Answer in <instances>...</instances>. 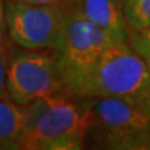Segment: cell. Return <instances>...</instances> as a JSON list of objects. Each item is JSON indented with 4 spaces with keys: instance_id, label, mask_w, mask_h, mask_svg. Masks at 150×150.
Here are the masks:
<instances>
[{
    "instance_id": "8fae6325",
    "label": "cell",
    "mask_w": 150,
    "mask_h": 150,
    "mask_svg": "<svg viewBox=\"0 0 150 150\" xmlns=\"http://www.w3.org/2000/svg\"><path fill=\"white\" fill-rule=\"evenodd\" d=\"M6 75H8V53H0V99L9 98L6 90Z\"/></svg>"
},
{
    "instance_id": "9c48e42d",
    "label": "cell",
    "mask_w": 150,
    "mask_h": 150,
    "mask_svg": "<svg viewBox=\"0 0 150 150\" xmlns=\"http://www.w3.org/2000/svg\"><path fill=\"white\" fill-rule=\"evenodd\" d=\"M130 33H142L150 26V0H120Z\"/></svg>"
},
{
    "instance_id": "30bf717a",
    "label": "cell",
    "mask_w": 150,
    "mask_h": 150,
    "mask_svg": "<svg viewBox=\"0 0 150 150\" xmlns=\"http://www.w3.org/2000/svg\"><path fill=\"white\" fill-rule=\"evenodd\" d=\"M129 44L146 62H150V26L142 33H130Z\"/></svg>"
},
{
    "instance_id": "277c9868",
    "label": "cell",
    "mask_w": 150,
    "mask_h": 150,
    "mask_svg": "<svg viewBox=\"0 0 150 150\" xmlns=\"http://www.w3.org/2000/svg\"><path fill=\"white\" fill-rule=\"evenodd\" d=\"M6 90L9 99L23 106L39 98L67 93L62 70L53 51L10 48Z\"/></svg>"
},
{
    "instance_id": "7c38bea8",
    "label": "cell",
    "mask_w": 150,
    "mask_h": 150,
    "mask_svg": "<svg viewBox=\"0 0 150 150\" xmlns=\"http://www.w3.org/2000/svg\"><path fill=\"white\" fill-rule=\"evenodd\" d=\"M28 4H35V5H48V6H58V8H71L78 3V0H16Z\"/></svg>"
},
{
    "instance_id": "6da1fadb",
    "label": "cell",
    "mask_w": 150,
    "mask_h": 150,
    "mask_svg": "<svg viewBox=\"0 0 150 150\" xmlns=\"http://www.w3.org/2000/svg\"><path fill=\"white\" fill-rule=\"evenodd\" d=\"M78 98H114L150 115V67L129 43H111L85 73L67 86Z\"/></svg>"
},
{
    "instance_id": "7a4b0ae2",
    "label": "cell",
    "mask_w": 150,
    "mask_h": 150,
    "mask_svg": "<svg viewBox=\"0 0 150 150\" xmlns=\"http://www.w3.org/2000/svg\"><path fill=\"white\" fill-rule=\"evenodd\" d=\"M88 104L68 93L25 105L24 150H81L86 146Z\"/></svg>"
},
{
    "instance_id": "5bb4252c",
    "label": "cell",
    "mask_w": 150,
    "mask_h": 150,
    "mask_svg": "<svg viewBox=\"0 0 150 150\" xmlns=\"http://www.w3.org/2000/svg\"><path fill=\"white\" fill-rule=\"evenodd\" d=\"M10 44L9 41H4L0 39V53H9V50H10Z\"/></svg>"
},
{
    "instance_id": "5b68a950",
    "label": "cell",
    "mask_w": 150,
    "mask_h": 150,
    "mask_svg": "<svg viewBox=\"0 0 150 150\" xmlns=\"http://www.w3.org/2000/svg\"><path fill=\"white\" fill-rule=\"evenodd\" d=\"M9 39L19 48L56 50L63 43L68 9L5 0Z\"/></svg>"
},
{
    "instance_id": "4fadbf2b",
    "label": "cell",
    "mask_w": 150,
    "mask_h": 150,
    "mask_svg": "<svg viewBox=\"0 0 150 150\" xmlns=\"http://www.w3.org/2000/svg\"><path fill=\"white\" fill-rule=\"evenodd\" d=\"M0 39L11 43L8 35L6 16H5V0H0Z\"/></svg>"
},
{
    "instance_id": "8992f818",
    "label": "cell",
    "mask_w": 150,
    "mask_h": 150,
    "mask_svg": "<svg viewBox=\"0 0 150 150\" xmlns=\"http://www.w3.org/2000/svg\"><path fill=\"white\" fill-rule=\"evenodd\" d=\"M111 43L114 40L88 21L76 6L68 8L63 43L59 49L51 50L62 70L65 90L99 59Z\"/></svg>"
},
{
    "instance_id": "9a60e30c",
    "label": "cell",
    "mask_w": 150,
    "mask_h": 150,
    "mask_svg": "<svg viewBox=\"0 0 150 150\" xmlns=\"http://www.w3.org/2000/svg\"><path fill=\"white\" fill-rule=\"evenodd\" d=\"M148 64H149V67H150V62H148Z\"/></svg>"
},
{
    "instance_id": "ba28073f",
    "label": "cell",
    "mask_w": 150,
    "mask_h": 150,
    "mask_svg": "<svg viewBox=\"0 0 150 150\" xmlns=\"http://www.w3.org/2000/svg\"><path fill=\"white\" fill-rule=\"evenodd\" d=\"M25 106L0 99V149L24 150Z\"/></svg>"
},
{
    "instance_id": "3957f363",
    "label": "cell",
    "mask_w": 150,
    "mask_h": 150,
    "mask_svg": "<svg viewBox=\"0 0 150 150\" xmlns=\"http://www.w3.org/2000/svg\"><path fill=\"white\" fill-rule=\"evenodd\" d=\"M88 104L86 145L106 150H150V115L114 98H84Z\"/></svg>"
},
{
    "instance_id": "52a82bcc",
    "label": "cell",
    "mask_w": 150,
    "mask_h": 150,
    "mask_svg": "<svg viewBox=\"0 0 150 150\" xmlns=\"http://www.w3.org/2000/svg\"><path fill=\"white\" fill-rule=\"evenodd\" d=\"M74 6L83 16L111 40L129 43L130 29L120 0H78Z\"/></svg>"
}]
</instances>
